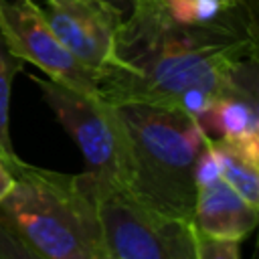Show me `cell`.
<instances>
[{"mask_svg":"<svg viewBox=\"0 0 259 259\" xmlns=\"http://www.w3.org/2000/svg\"><path fill=\"white\" fill-rule=\"evenodd\" d=\"M259 97L235 89L223 91L198 121L202 130L214 132L247 158L259 162Z\"/></svg>","mask_w":259,"mask_h":259,"instance_id":"cell-9","label":"cell"},{"mask_svg":"<svg viewBox=\"0 0 259 259\" xmlns=\"http://www.w3.org/2000/svg\"><path fill=\"white\" fill-rule=\"evenodd\" d=\"M257 55L255 12L192 26L172 20L158 0H138L123 16L109 65L97 75L103 101L178 107L196 91L221 95L233 67Z\"/></svg>","mask_w":259,"mask_h":259,"instance_id":"cell-1","label":"cell"},{"mask_svg":"<svg viewBox=\"0 0 259 259\" xmlns=\"http://www.w3.org/2000/svg\"><path fill=\"white\" fill-rule=\"evenodd\" d=\"M210 150L217 158L221 178L249 204L259 206V162L247 158L221 138H210Z\"/></svg>","mask_w":259,"mask_h":259,"instance_id":"cell-10","label":"cell"},{"mask_svg":"<svg viewBox=\"0 0 259 259\" xmlns=\"http://www.w3.org/2000/svg\"><path fill=\"white\" fill-rule=\"evenodd\" d=\"M103 2L111 4V6H113V8H117L121 14H127V12L132 10V6H134V2H132V0H103Z\"/></svg>","mask_w":259,"mask_h":259,"instance_id":"cell-16","label":"cell"},{"mask_svg":"<svg viewBox=\"0 0 259 259\" xmlns=\"http://www.w3.org/2000/svg\"><path fill=\"white\" fill-rule=\"evenodd\" d=\"M40 89L65 132L75 140L83 158L85 172L95 178L121 180V146L107 101L87 97L67 85L38 75H28ZM121 184V182H119Z\"/></svg>","mask_w":259,"mask_h":259,"instance_id":"cell-6","label":"cell"},{"mask_svg":"<svg viewBox=\"0 0 259 259\" xmlns=\"http://www.w3.org/2000/svg\"><path fill=\"white\" fill-rule=\"evenodd\" d=\"M158 2L172 20L192 26L221 24L253 12V2H233V0H158Z\"/></svg>","mask_w":259,"mask_h":259,"instance_id":"cell-11","label":"cell"},{"mask_svg":"<svg viewBox=\"0 0 259 259\" xmlns=\"http://www.w3.org/2000/svg\"><path fill=\"white\" fill-rule=\"evenodd\" d=\"M259 208L249 204L221 176L196 186L192 227L210 239L243 241L257 227Z\"/></svg>","mask_w":259,"mask_h":259,"instance_id":"cell-8","label":"cell"},{"mask_svg":"<svg viewBox=\"0 0 259 259\" xmlns=\"http://www.w3.org/2000/svg\"><path fill=\"white\" fill-rule=\"evenodd\" d=\"M22 65L24 61L10 53L0 34V154L8 164L18 158L10 140V89L12 79L18 71H22Z\"/></svg>","mask_w":259,"mask_h":259,"instance_id":"cell-12","label":"cell"},{"mask_svg":"<svg viewBox=\"0 0 259 259\" xmlns=\"http://www.w3.org/2000/svg\"><path fill=\"white\" fill-rule=\"evenodd\" d=\"M196 259H241L239 241L196 235Z\"/></svg>","mask_w":259,"mask_h":259,"instance_id":"cell-13","label":"cell"},{"mask_svg":"<svg viewBox=\"0 0 259 259\" xmlns=\"http://www.w3.org/2000/svg\"><path fill=\"white\" fill-rule=\"evenodd\" d=\"M132 2H138V0H132ZM233 2H253V0H233Z\"/></svg>","mask_w":259,"mask_h":259,"instance_id":"cell-17","label":"cell"},{"mask_svg":"<svg viewBox=\"0 0 259 259\" xmlns=\"http://www.w3.org/2000/svg\"><path fill=\"white\" fill-rule=\"evenodd\" d=\"M93 180L107 259H196L192 223L142 204L117 180Z\"/></svg>","mask_w":259,"mask_h":259,"instance_id":"cell-4","label":"cell"},{"mask_svg":"<svg viewBox=\"0 0 259 259\" xmlns=\"http://www.w3.org/2000/svg\"><path fill=\"white\" fill-rule=\"evenodd\" d=\"M121 146V184L142 204L192 223L194 168L208 142L202 125L172 105L109 103Z\"/></svg>","mask_w":259,"mask_h":259,"instance_id":"cell-2","label":"cell"},{"mask_svg":"<svg viewBox=\"0 0 259 259\" xmlns=\"http://www.w3.org/2000/svg\"><path fill=\"white\" fill-rule=\"evenodd\" d=\"M12 184H14L12 172H10V168H8V162H6V160L2 158V154H0V200L10 192Z\"/></svg>","mask_w":259,"mask_h":259,"instance_id":"cell-15","label":"cell"},{"mask_svg":"<svg viewBox=\"0 0 259 259\" xmlns=\"http://www.w3.org/2000/svg\"><path fill=\"white\" fill-rule=\"evenodd\" d=\"M14 184L0 200V223L40 259H107L89 172L63 174L8 164Z\"/></svg>","mask_w":259,"mask_h":259,"instance_id":"cell-3","label":"cell"},{"mask_svg":"<svg viewBox=\"0 0 259 259\" xmlns=\"http://www.w3.org/2000/svg\"><path fill=\"white\" fill-rule=\"evenodd\" d=\"M0 259H40V257L0 223Z\"/></svg>","mask_w":259,"mask_h":259,"instance_id":"cell-14","label":"cell"},{"mask_svg":"<svg viewBox=\"0 0 259 259\" xmlns=\"http://www.w3.org/2000/svg\"><path fill=\"white\" fill-rule=\"evenodd\" d=\"M0 34L14 57L38 67L47 79L101 99L97 75L59 42L36 0H0Z\"/></svg>","mask_w":259,"mask_h":259,"instance_id":"cell-5","label":"cell"},{"mask_svg":"<svg viewBox=\"0 0 259 259\" xmlns=\"http://www.w3.org/2000/svg\"><path fill=\"white\" fill-rule=\"evenodd\" d=\"M40 8L59 42L83 67L99 75L109 65L125 14L103 0H42Z\"/></svg>","mask_w":259,"mask_h":259,"instance_id":"cell-7","label":"cell"}]
</instances>
